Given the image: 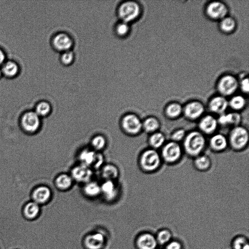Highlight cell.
<instances>
[{"label": "cell", "instance_id": "8", "mask_svg": "<svg viewBox=\"0 0 249 249\" xmlns=\"http://www.w3.org/2000/svg\"><path fill=\"white\" fill-rule=\"evenodd\" d=\"M22 129L28 134H35L38 132L41 125V118L34 110L24 112L20 119Z\"/></svg>", "mask_w": 249, "mask_h": 249}, {"label": "cell", "instance_id": "10", "mask_svg": "<svg viewBox=\"0 0 249 249\" xmlns=\"http://www.w3.org/2000/svg\"><path fill=\"white\" fill-rule=\"evenodd\" d=\"M197 129L206 137H210L219 128L217 116L205 113L197 122Z\"/></svg>", "mask_w": 249, "mask_h": 249}, {"label": "cell", "instance_id": "16", "mask_svg": "<svg viewBox=\"0 0 249 249\" xmlns=\"http://www.w3.org/2000/svg\"><path fill=\"white\" fill-rule=\"evenodd\" d=\"M52 191L47 185H40L36 187L31 195L32 200L40 206L47 204L52 198Z\"/></svg>", "mask_w": 249, "mask_h": 249}, {"label": "cell", "instance_id": "20", "mask_svg": "<svg viewBox=\"0 0 249 249\" xmlns=\"http://www.w3.org/2000/svg\"><path fill=\"white\" fill-rule=\"evenodd\" d=\"M193 167L200 172H206L209 171L212 166V161L209 155L203 153L193 158Z\"/></svg>", "mask_w": 249, "mask_h": 249}, {"label": "cell", "instance_id": "25", "mask_svg": "<svg viewBox=\"0 0 249 249\" xmlns=\"http://www.w3.org/2000/svg\"><path fill=\"white\" fill-rule=\"evenodd\" d=\"M161 125L160 120L155 116H148L142 120V131L148 134L160 131Z\"/></svg>", "mask_w": 249, "mask_h": 249}, {"label": "cell", "instance_id": "3", "mask_svg": "<svg viewBox=\"0 0 249 249\" xmlns=\"http://www.w3.org/2000/svg\"><path fill=\"white\" fill-rule=\"evenodd\" d=\"M229 148L234 152H240L247 148L249 143V132L242 124L229 129L227 135Z\"/></svg>", "mask_w": 249, "mask_h": 249}, {"label": "cell", "instance_id": "24", "mask_svg": "<svg viewBox=\"0 0 249 249\" xmlns=\"http://www.w3.org/2000/svg\"><path fill=\"white\" fill-rule=\"evenodd\" d=\"M157 244L156 237L148 232L141 234L137 240L139 249H155Z\"/></svg>", "mask_w": 249, "mask_h": 249}, {"label": "cell", "instance_id": "26", "mask_svg": "<svg viewBox=\"0 0 249 249\" xmlns=\"http://www.w3.org/2000/svg\"><path fill=\"white\" fill-rule=\"evenodd\" d=\"M166 142V135L160 130L149 134L147 139L149 147L159 151Z\"/></svg>", "mask_w": 249, "mask_h": 249}, {"label": "cell", "instance_id": "15", "mask_svg": "<svg viewBox=\"0 0 249 249\" xmlns=\"http://www.w3.org/2000/svg\"><path fill=\"white\" fill-rule=\"evenodd\" d=\"M219 128H231L241 124L242 116L240 113L231 111L217 116Z\"/></svg>", "mask_w": 249, "mask_h": 249}, {"label": "cell", "instance_id": "41", "mask_svg": "<svg viewBox=\"0 0 249 249\" xmlns=\"http://www.w3.org/2000/svg\"><path fill=\"white\" fill-rule=\"evenodd\" d=\"M165 249H182V245L178 241H170L166 244Z\"/></svg>", "mask_w": 249, "mask_h": 249}, {"label": "cell", "instance_id": "32", "mask_svg": "<svg viewBox=\"0 0 249 249\" xmlns=\"http://www.w3.org/2000/svg\"><path fill=\"white\" fill-rule=\"evenodd\" d=\"M34 110L41 118H43L49 116L52 111V106L46 101H39L36 104Z\"/></svg>", "mask_w": 249, "mask_h": 249}, {"label": "cell", "instance_id": "42", "mask_svg": "<svg viewBox=\"0 0 249 249\" xmlns=\"http://www.w3.org/2000/svg\"><path fill=\"white\" fill-rule=\"evenodd\" d=\"M6 54L2 49L0 48V67L6 61Z\"/></svg>", "mask_w": 249, "mask_h": 249}, {"label": "cell", "instance_id": "1", "mask_svg": "<svg viewBox=\"0 0 249 249\" xmlns=\"http://www.w3.org/2000/svg\"><path fill=\"white\" fill-rule=\"evenodd\" d=\"M207 137L197 129L187 132L181 143L184 155L193 159L204 153L207 146Z\"/></svg>", "mask_w": 249, "mask_h": 249}, {"label": "cell", "instance_id": "21", "mask_svg": "<svg viewBox=\"0 0 249 249\" xmlns=\"http://www.w3.org/2000/svg\"><path fill=\"white\" fill-rule=\"evenodd\" d=\"M100 188L101 194L107 201L114 200L118 195V189L115 181L104 180L100 184Z\"/></svg>", "mask_w": 249, "mask_h": 249}, {"label": "cell", "instance_id": "36", "mask_svg": "<svg viewBox=\"0 0 249 249\" xmlns=\"http://www.w3.org/2000/svg\"><path fill=\"white\" fill-rule=\"evenodd\" d=\"M172 233L167 229H163L160 231L156 237L158 244L160 245L167 244L171 241Z\"/></svg>", "mask_w": 249, "mask_h": 249}, {"label": "cell", "instance_id": "33", "mask_svg": "<svg viewBox=\"0 0 249 249\" xmlns=\"http://www.w3.org/2000/svg\"><path fill=\"white\" fill-rule=\"evenodd\" d=\"M83 192L89 197H96L101 194L100 185L95 181L90 180L84 184Z\"/></svg>", "mask_w": 249, "mask_h": 249}, {"label": "cell", "instance_id": "18", "mask_svg": "<svg viewBox=\"0 0 249 249\" xmlns=\"http://www.w3.org/2000/svg\"><path fill=\"white\" fill-rule=\"evenodd\" d=\"M52 44L55 50L64 52L70 50L73 45V40L67 34L59 33L53 36Z\"/></svg>", "mask_w": 249, "mask_h": 249}, {"label": "cell", "instance_id": "40", "mask_svg": "<svg viewBox=\"0 0 249 249\" xmlns=\"http://www.w3.org/2000/svg\"><path fill=\"white\" fill-rule=\"evenodd\" d=\"M239 79V89L245 94H248L249 90V82L248 76H243Z\"/></svg>", "mask_w": 249, "mask_h": 249}, {"label": "cell", "instance_id": "28", "mask_svg": "<svg viewBox=\"0 0 249 249\" xmlns=\"http://www.w3.org/2000/svg\"><path fill=\"white\" fill-rule=\"evenodd\" d=\"M4 76L12 78L16 77L19 72V66L18 63L13 60L8 59L0 67Z\"/></svg>", "mask_w": 249, "mask_h": 249}, {"label": "cell", "instance_id": "27", "mask_svg": "<svg viewBox=\"0 0 249 249\" xmlns=\"http://www.w3.org/2000/svg\"><path fill=\"white\" fill-rule=\"evenodd\" d=\"M228 104L231 111L240 113L246 108L247 101L244 95L235 94L228 99Z\"/></svg>", "mask_w": 249, "mask_h": 249}, {"label": "cell", "instance_id": "19", "mask_svg": "<svg viewBox=\"0 0 249 249\" xmlns=\"http://www.w3.org/2000/svg\"><path fill=\"white\" fill-rule=\"evenodd\" d=\"M163 113L165 117L169 120H178L182 116L183 105L178 102H171L165 106Z\"/></svg>", "mask_w": 249, "mask_h": 249}, {"label": "cell", "instance_id": "6", "mask_svg": "<svg viewBox=\"0 0 249 249\" xmlns=\"http://www.w3.org/2000/svg\"><path fill=\"white\" fill-rule=\"evenodd\" d=\"M205 112V105L197 100L189 101L183 105L182 116L190 122H197Z\"/></svg>", "mask_w": 249, "mask_h": 249}, {"label": "cell", "instance_id": "4", "mask_svg": "<svg viewBox=\"0 0 249 249\" xmlns=\"http://www.w3.org/2000/svg\"><path fill=\"white\" fill-rule=\"evenodd\" d=\"M163 164L172 166L178 164L184 155L181 143L167 141L159 150Z\"/></svg>", "mask_w": 249, "mask_h": 249}, {"label": "cell", "instance_id": "22", "mask_svg": "<svg viewBox=\"0 0 249 249\" xmlns=\"http://www.w3.org/2000/svg\"><path fill=\"white\" fill-rule=\"evenodd\" d=\"M105 243V237L100 232L89 234L85 239V244L88 249H101Z\"/></svg>", "mask_w": 249, "mask_h": 249}, {"label": "cell", "instance_id": "11", "mask_svg": "<svg viewBox=\"0 0 249 249\" xmlns=\"http://www.w3.org/2000/svg\"><path fill=\"white\" fill-rule=\"evenodd\" d=\"M80 164L91 169L100 167L104 161L102 154L92 149H84L79 154Z\"/></svg>", "mask_w": 249, "mask_h": 249}, {"label": "cell", "instance_id": "35", "mask_svg": "<svg viewBox=\"0 0 249 249\" xmlns=\"http://www.w3.org/2000/svg\"><path fill=\"white\" fill-rule=\"evenodd\" d=\"M187 132L183 127L176 128L170 133L169 140L181 143L184 140Z\"/></svg>", "mask_w": 249, "mask_h": 249}, {"label": "cell", "instance_id": "12", "mask_svg": "<svg viewBox=\"0 0 249 249\" xmlns=\"http://www.w3.org/2000/svg\"><path fill=\"white\" fill-rule=\"evenodd\" d=\"M121 125L124 132L131 135H137L142 131V120L134 113L124 115L122 119Z\"/></svg>", "mask_w": 249, "mask_h": 249}, {"label": "cell", "instance_id": "9", "mask_svg": "<svg viewBox=\"0 0 249 249\" xmlns=\"http://www.w3.org/2000/svg\"><path fill=\"white\" fill-rule=\"evenodd\" d=\"M229 7L223 1L213 0L208 3L205 8L206 16L211 20L219 21L228 16Z\"/></svg>", "mask_w": 249, "mask_h": 249}, {"label": "cell", "instance_id": "29", "mask_svg": "<svg viewBox=\"0 0 249 249\" xmlns=\"http://www.w3.org/2000/svg\"><path fill=\"white\" fill-rule=\"evenodd\" d=\"M236 19L230 16H227L219 21V28L223 33L230 34L233 33L237 28Z\"/></svg>", "mask_w": 249, "mask_h": 249}, {"label": "cell", "instance_id": "7", "mask_svg": "<svg viewBox=\"0 0 249 249\" xmlns=\"http://www.w3.org/2000/svg\"><path fill=\"white\" fill-rule=\"evenodd\" d=\"M142 13L140 5L134 1H126L123 2L118 9V14L121 19L128 23L138 19Z\"/></svg>", "mask_w": 249, "mask_h": 249}, {"label": "cell", "instance_id": "38", "mask_svg": "<svg viewBox=\"0 0 249 249\" xmlns=\"http://www.w3.org/2000/svg\"><path fill=\"white\" fill-rule=\"evenodd\" d=\"M116 34L120 36H124L128 35L130 31L128 23L121 21L118 23L115 27Z\"/></svg>", "mask_w": 249, "mask_h": 249}, {"label": "cell", "instance_id": "17", "mask_svg": "<svg viewBox=\"0 0 249 249\" xmlns=\"http://www.w3.org/2000/svg\"><path fill=\"white\" fill-rule=\"evenodd\" d=\"M93 172L91 168L81 164L74 166L71 173L73 180L84 184L90 181Z\"/></svg>", "mask_w": 249, "mask_h": 249}, {"label": "cell", "instance_id": "30", "mask_svg": "<svg viewBox=\"0 0 249 249\" xmlns=\"http://www.w3.org/2000/svg\"><path fill=\"white\" fill-rule=\"evenodd\" d=\"M73 181L71 175L61 174L55 178L54 184L57 188L64 191L68 190L71 187Z\"/></svg>", "mask_w": 249, "mask_h": 249}, {"label": "cell", "instance_id": "2", "mask_svg": "<svg viewBox=\"0 0 249 249\" xmlns=\"http://www.w3.org/2000/svg\"><path fill=\"white\" fill-rule=\"evenodd\" d=\"M138 163L142 171L147 174L157 172L163 164L160 151L149 147L141 153Z\"/></svg>", "mask_w": 249, "mask_h": 249}, {"label": "cell", "instance_id": "37", "mask_svg": "<svg viewBox=\"0 0 249 249\" xmlns=\"http://www.w3.org/2000/svg\"><path fill=\"white\" fill-rule=\"evenodd\" d=\"M233 249H249V245L247 238L243 236L235 238L232 242Z\"/></svg>", "mask_w": 249, "mask_h": 249}, {"label": "cell", "instance_id": "39", "mask_svg": "<svg viewBox=\"0 0 249 249\" xmlns=\"http://www.w3.org/2000/svg\"><path fill=\"white\" fill-rule=\"evenodd\" d=\"M74 55L71 50L63 52L61 56V61L65 65H70L74 60Z\"/></svg>", "mask_w": 249, "mask_h": 249}, {"label": "cell", "instance_id": "31", "mask_svg": "<svg viewBox=\"0 0 249 249\" xmlns=\"http://www.w3.org/2000/svg\"><path fill=\"white\" fill-rule=\"evenodd\" d=\"M101 174L105 180L115 181L119 176V170L115 165L109 164L103 166Z\"/></svg>", "mask_w": 249, "mask_h": 249}, {"label": "cell", "instance_id": "23", "mask_svg": "<svg viewBox=\"0 0 249 249\" xmlns=\"http://www.w3.org/2000/svg\"><path fill=\"white\" fill-rule=\"evenodd\" d=\"M41 206L31 200L27 202L23 207L22 213L27 220H33L36 219L40 214Z\"/></svg>", "mask_w": 249, "mask_h": 249}, {"label": "cell", "instance_id": "13", "mask_svg": "<svg viewBox=\"0 0 249 249\" xmlns=\"http://www.w3.org/2000/svg\"><path fill=\"white\" fill-rule=\"evenodd\" d=\"M207 146L213 153H221L229 148L227 135L217 132L209 137Z\"/></svg>", "mask_w": 249, "mask_h": 249}, {"label": "cell", "instance_id": "34", "mask_svg": "<svg viewBox=\"0 0 249 249\" xmlns=\"http://www.w3.org/2000/svg\"><path fill=\"white\" fill-rule=\"evenodd\" d=\"M107 144V141L104 136L97 135L92 138L91 141V145L92 149L98 152L104 149Z\"/></svg>", "mask_w": 249, "mask_h": 249}, {"label": "cell", "instance_id": "5", "mask_svg": "<svg viewBox=\"0 0 249 249\" xmlns=\"http://www.w3.org/2000/svg\"><path fill=\"white\" fill-rule=\"evenodd\" d=\"M218 94L228 98L235 94L239 89V80L235 76L227 73L221 76L216 85Z\"/></svg>", "mask_w": 249, "mask_h": 249}, {"label": "cell", "instance_id": "14", "mask_svg": "<svg viewBox=\"0 0 249 249\" xmlns=\"http://www.w3.org/2000/svg\"><path fill=\"white\" fill-rule=\"evenodd\" d=\"M207 107L210 113L218 116L227 111L228 99L219 94L213 96L208 101Z\"/></svg>", "mask_w": 249, "mask_h": 249}, {"label": "cell", "instance_id": "43", "mask_svg": "<svg viewBox=\"0 0 249 249\" xmlns=\"http://www.w3.org/2000/svg\"><path fill=\"white\" fill-rule=\"evenodd\" d=\"M3 76L1 68L0 67V78Z\"/></svg>", "mask_w": 249, "mask_h": 249}]
</instances>
